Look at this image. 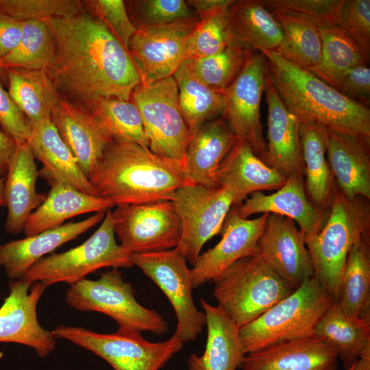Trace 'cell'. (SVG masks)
<instances>
[{"label": "cell", "mask_w": 370, "mask_h": 370, "mask_svg": "<svg viewBox=\"0 0 370 370\" xmlns=\"http://www.w3.org/2000/svg\"><path fill=\"white\" fill-rule=\"evenodd\" d=\"M53 54L46 72L63 99L85 106L101 97L129 101L140 77L129 52L83 10L46 21Z\"/></svg>", "instance_id": "1"}, {"label": "cell", "mask_w": 370, "mask_h": 370, "mask_svg": "<svg viewBox=\"0 0 370 370\" xmlns=\"http://www.w3.org/2000/svg\"><path fill=\"white\" fill-rule=\"evenodd\" d=\"M98 196L114 206L171 200L194 184L176 162L138 144L112 140L88 177Z\"/></svg>", "instance_id": "2"}, {"label": "cell", "mask_w": 370, "mask_h": 370, "mask_svg": "<svg viewBox=\"0 0 370 370\" xmlns=\"http://www.w3.org/2000/svg\"><path fill=\"white\" fill-rule=\"evenodd\" d=\"M267 73L280 98L299 124L370 137V110L312 73L275 53L264 54Z\"/></svg>", "instance_id": "3"}, {"label": "cell", "mask_w": 370, "mask_h": 370, "mask_svg": "<svg viewBox=\"0 0 370 370\" xmlns=\"http://www.w3.org/2000/svg\"><path fill=\"white\" fill-rule=\"evenodd\" d=\"M367 199L346 198L340 190L331 197L326 220L316 234L304 235L314 276L334 301L340 299L343 271L354 243L368 234L370 211Z\"/></svg>", "instance_id": "4"}, {"label": "cell", "mask_w": 370, "mask_h": 370, "mask_svg": "<svg viewBox=\"0 0 370 370\" xmlns=\"http://www.w3.org/2000/svg\"><path fill=\"white\" fill-rule=\"evenodd\" d=\"M335 302L314 276L259 317L239 328L247 354L288 341L314 336L319 320Z\"/></svg>", "instance_id": "5"}, {"label": "cell", "mask_w": 370, "mask_h": 370, "mask_svg": "<svg viewBox=\"0 0 370 370\" xmlns=\"http://www.w3.org/2000/svg\"><path fill=\"white\" fill-rule=\"evenodd\" d=\"M212 296L240 328L253 321L295 289L259 253L240 259L215 278Z\"/></svg>", "instance_id": "6"}, {"label": "cell", "mask_w": 370, "mask_h": 370, "mask_svg": "<svg viewBox=\"0 0 370 370\" xmlns=\"http://www.w3.org/2000/svg\"><path fill=\"white\" fill-rule=\"evenodd\" d=\"M66 301L79 311L97 312L111 317L121 330L156 335L169 330L166 321L159 312L138 302L132 284L123 280L116 268L101 273L97 280L84 278L71 284Z\"/></svg>", "instance_id": "7"}, {"label": "cell", "mask_w": 370, "mask_h": 370, "mask_svg": "<svg viewBox=\"0 0 370 370\" xmlns=\"http://www.w3.org/2000/svg\"><path fill=\"white\" fill-rule=\"evenodd\" d=\"M131 255L116 241L112 211L109 209L100 226L86 241L42 258L21 279L31 284L39 282L47 288L58 282L71 285L102 268H130L134 266Z\"/></svg>", "instance_id": "8"}, {"label": "cell", "mask_w": 370, "mask_h": 370, "mask_svg": "<svg viewBox=\"0 0 370 370\" xmlns=\"http://www.w3.org/2000/svg\"><path fill=\"white\" fill-rule=\"evenodd\" d=\"M51 333L56 339H65L92 352L114 370H160L183 347L175 333L162 342H151L141 332L121 329L102 334L61 325Z\"/></svg>", "instance_id": "9"}, {"label": "cell", "mask_w": 370, "mask_h": 370, "mask_svg": "<svg viewBox=\"0 0 370 370\" xmlns=\"http://www.w3.org/2000/svg\"><path fill=\"white\" fill-rule=\"evenodd\" d=\"M130 101L140 112L150 151L177 162L184 169L190 135L173 76L151 84L140 83L133 90Z\"/></svg>", "instance_id": "10"}, {"label": "cell", "mask_w": 370, "mask_h": 370, "mask_svg": "<svg viewBox=\"0 0 370 370\" xmlns=\"http://www.w3.org/2000/svg\"><path fill=\"white\" fill-rule=\"evenodd\" d=\"M131 260L160 288L171 303L177 317L175 334L177 337L183 343L196 340L206 325V316L194 303L190 269L185 258L174 248L132 254Z\"/></svg>", "instance_id": "11"}, {"label": "cell", "mask_w": 370, "mask_h": 370, "mask_svg": "<svg viewBox=\"0 0 370 370\" xmlns=\"http://www.w3.org/2000/svg\"><path fill=\"white\" fill-rule=\"evenodd\" d=\"M172 201L182 223L175 249L193 266L205 243L220 232L235 199L223 187L190 184L178 188Z\"/></svg>", "instance_id": "12"}, {"label": "cell", "mask_w": 370, "mask_h": 370, "mask_svg": "<svg viewBox=\"0 0 370 370\" xmlns=\"http://www.w3.org/2000/svg\"><path fill=\"white\" fill-rule=\"evenodd\" d=\"M112 217L120 245L132 254L172 249L180 242L182 223L171 200L117 206Z\"/></svg>", "instance_id": "13"}, {"label": "cell", "mask_w": 370, "mask_h": 370, "mask_svg": "<svg viewBox=\"0 0 370 370\" xmlns=\"http://www.w3.org/2000/svg\"><path fill=\"white\" fill-rule=\"evenodd\" d=\"M267 60L258 51L251 52L232 84L225 90L221 117L237 139L247 142L262 160L267 152L260 121V102L265 89Z\"/></svg>", "instance_id": "14"}, {"label": "cell", "mask_w": 370, "mask_h": 370, "mask_svg": "<svg viewBox=\"0 0 370 370\" xmlns=\"http://www.w3.org/2000/svg\"><path fill=\"white\" fill-rule=\"evenodd\" d=\"M197 21L136 31L127 50L141 84L173 75L186 60V42Z\"/></svg>", "instance_id": "15"}, {"label": "cell", "mask_w": 370, "mask_h": 370, "mask_svg": "<svg viewBox=\"0 0 370 370\" xmlns=\"http://www.w3.org/2000/svg\"><path fill=\"white\" fill-rule=\"evenodd\" d=\"M268 216L264 213L253 219L242 218L233 205L221 228L219 242L200 254L190 269L193 289L212 281L237 260L259 253L258 242Z\"/></svg>", "instance_id": "16"}, {"label": "cell", "mask_w": 370, "mask_h": 370, "mask_svg": "<svg viewBox=\"0 0 370 370\" xmlns=\"http://www.w3.org/2000/svg\"><path fill=\"white\" fill-rule=\"evenodd\" d=\"M10 293L0 307V343H16L35 350L40 357L48 356L56 345L51 332L37 317V305L47 287L39 282L10 280Z\"/></svg>", "instance_id": "17"}, {"label": "cell", "mask_w": 370, "mask_h": 370, "mask_svg": "<svg viewBox=\"0 0 370 370\" xmlns=\"http://www.w3.org/2000/svg\"><path fill=\"white\" fill-rule=\"evenodd\" d=\"M258 246L263 260L293 288L314 276L304 234L291 219L269 214Z\"/></svg>", "instance_id": "18"}, {"label": "cell", "mask_w": 370, "mask_h": 370, "mask_svg": "<svg viewBox=\"0 0 370 370\" xmlns=\"http://www.w3.org/2000/svg\"><path fill=\"white\" fill-rule=\"evenodd\" d=\"M228 44L287 58L282 29L262 0H232L227 8Z\"/></svg>", "instance_id": "19"}, {"label": "cell", "mask_w": 370, "mask_h": 370, "mask_svg": "<svg viewBox=\"0 0 370 370\" xmlns=\"http://www.w3.org/2000/svg\"><path fill=\"white\" fill-rule=\"evenodd\" d=\"M51 120L88 178L112 138L86 107L63 98Z\"/></svg>", "instance_id": "20"}, {"label": "cell", "mask_w": 370, "mask_h": 370, "mask_svg": "<svg viewBox=\"0 0 370 370\" xmlns=\"http://www.w3.org/2000/svg\"><path fill=\"white\" fill-rule=\"evenodd\" d=\"M264 90L268 143L263 162L286 178L293 175L304 177L299 123L280 98L267 72Z\"/></svg>", "instance_id": "21"}, {"label": "cell", "mask_w": 370, "mask_h": 370, "mask_svg": "<svg viewBox=\"0 0 370 370\" xmlns=\"http://www.w3.org/2000/svg\"><path fill=\"white\" fill-rule=\"evenodd\" d=\"M304 177L300 175L288 177L271 195L262 191L251 194L245 202L236 205L238 215L245 219L256 213L282 215L296 222L304 235L317 233L326 220L328 211L319 210L309 200Z\"/></svg>", "instance_id": "22"}, {"label": "cell", "mask_w": 370, "mask_h": 370, "mask_svg": "<svg viewBox=\"0 0 370 370\" xmlns=\"http://www.w3.org/2000/svg\"><path fill=\"white\" fill-rule=\"evenodd\" d=\"M286 178L268 166L244 140L237 139L214 173L215 186L229 190L240 204L255 192L279 189Z\"/></svg>", "instance_id": "23"}, {"label": "cell", "mask_w": 370, "mask_h": 370, "mask_svg": "<svg viewBox=\"0 0 370 370\" xmlns=\"http://www.w3.org/2000/svg\"><path fill=\"white\" fill-rule=\"evenodd\" d=\"M327 160L339 186L349 200L370 199L369 138L328 131Z\"/></svg>", "instance_id": "24"}, {"label": "cell", "mask_w": 370, "mask_h": 370, "mask_svg": "<svg viewBox=\"0 0 370 370\" xmlns=\"http://www.w3.org/2000/svg\"><path fill=\"white\" fill-rule=\"evenodd\" d=\"M106 212L78 222H69L0 245V267L10 280L22 278L35 262L103 221Z\"/></svg>", "instance_id": "25"}, {"label": "cell", "mask_w": 370, "mask_h": 370, "mask_svg": "<svg viewBox=\"0 0 370 370\" xmlns=\"http://www.w3.org/2000/svg\"><path fill=\"white\" fill-rule=\"evenodd\" d=\"M338 356L314 336L282 342L247 354L241 370H336Z\"/></svg>", "instance_id": "26"}, {"label": "cell", "mask_w": 370, "mask_h": 370, "mask_svg": "<svg viewBox=\"0 0 370 370\" xmlns=\"http://www.w3.org/2000/svg\"><path fill=\"white\" fill-rule=\"evenodd\" d=\"M29 142L18 145L4 181L3 194L8 214L5 230L16 235L23 231L30 214L45 197L36 191L39 175Z\"/></svg>", "instance_id": "27"}, {"label": "cell", "mask_w": 370, "mask_h": 370, "mask_svg": "<svg viewBox=\"0 0 370 370\" xmlns=\"http://www.w3.org/2000/svg\"><path fill=\"white\" fill-rule=\"evenodd\" d=\"M200 304L206 316L207 340L202 355L193 353L188 358V369L237 370L246 356L239 328L219 306L203 298Z\"/></svg>", "instance_id": "28"}, {"label": "cell", "mask_w": 370, "mask_h": 370, "mask_svg": "<svg viewBox=\"0 0 370 370\" xmlns=\"http://www.w3.org/2000/svg\"><path fill=\"white\" fill-rule=\"evenodd\" d=\"M32 127V134L28 142L34 157L43 164L39 174L49 182H61L83 193L98 196L51 118Z\"/></svg>", "instance_id": "29"}, {"label": "cell", "mask_w": 370, "mask_h": 370, "mask_svg": "<svg viewBox=\"0 0 370 370\" xmlns=\"http://www.w3.org/2000/svg\"><path fill=\"white\" fill-rule=\"evenodd\" d=\"M236 140L221 116L203 125L190 138L185 152L184 170L189 181L214 186V173Z\"/></svg>", "instance_id": "30"}, {"label": "cell", "mask_w": 370, "mask_h": 370, "mask_svg": "<svg viewBox=\"0 0 370 370\" xmlns=\"http://www.w3.org/2000/svg\"><path fill=\"white\" fill-rule=\"evenodd\" d=\"M44 201L30 214L23 230L25 236L53 229L77 215L106 212L114 206L103 198L83 193L65 183L52 181Z\"/></svg>", "instance_id": "31"}, {"label": "cell", "mask_w": 370, "mask_h": 370, "mask_svg": "<svg viewBox=\"0 0 370 370\" xmlns=\"http://www.w3.org/2000/svg\"><path fill=\"white\" fill-rule=\"evenodd\" d=\"M314 336L336 352L345 370L350 369L358 358L370 354V319L347 317L337 301L322 316Z\"/></svg>", "instance_id": "32"}, {"label": "cell", "mask_w": 370, "mask_h": 370, "mask_svg": "<svg viewBox=\"0 0 370 370\" xmlns=\"http://www.w3.org/2000/svg\"><path fill=\"white\" fill-rule=\"evenodd\" d=\"M305 189L311 203L326 212L334 191L333 175L325 156L328 130L319 125L299 124Z\"/></svg>", "instance_id": "33"}, {"label": "cell", "mask_w": 370, "mask_h": 370, "mask_svg": "<svg viewBox=\"0 0 370 370\" xmlns=\"http://www.w3.org/2000/svg\"><path fill=\"white\" fill-rule=\"evenodd\" d=\"M321 40V60L311 73L338 90L352 69L367 65L369 58L340 26L328 18H317Z\"/></svg>", "instance_id": "34"}, {"label": "cell", "mask_w": 370, "mask_h": 370, "mask_svg": "<svg viewBox=\"0 0 370 370\" xmlns=\"http://www.w3.org/2000/svg\"><path fill=\"white\" fill-rule=\"evenodd\" d=\"M173 76L177 85L180 110L190 138L206 123L221 116L223 92L206 84L186 60Z\"/></svg>", "instance_id": "35"}, {"label": "cell", "mask_w": 370, "mask_h": 370, "mask_svg": "<svg viewBox=\"0 0 370 370\" xmlns=\"http://www.w3.org/2000/svg\"><path fill=\"white\" fill-rule=\"evenodd\" d=\"M8 93L32 127L51 118L62 99L44 70L8 69Z\"/></svg>", "instance_id": "36"}, {"label": "cell", "mask_w": 370, "mask_h": 370, "mask_svg": "<svg viewBox=\"0 0 370 370\" xmlns=\"http://www.w3.org/2000/svg\"><path fill=\"white\" fill-rule=\"evenodd\" d=\"M337 302L347 317L370 319V255L367 234L357 240L349 251L341 294Z\"/></svg>", "instance_id": "37"}, {"label": "cell", "mask_w": 370, "mask_h": 370, "mask_svg": "<svg viewBox=\"0 0 370 370\" xmlns=\"http://www.w3.org/2000/svg\"><path fill=\"white\" fill-rule=\"evenodd\" d=\"M271 13L282 29L287 49L286 60L311 73L321 60L317 18L287 10Z\"/></svg>", "instance_id": "38"}, {"label": "cell", "mask_w": 370, "mask_h": 370, "mask_svg": "<svg viewBox=\"0 0 370 370\" xmlns=\"http://www.w3.org/2000/svg\"><path fill=\"white\" fill-rule=\"evenodd\" d=\"M84 106L112 140L132 142L149 148L140 112L130 100L101 97Z\"/></svg>", "instance_id": "39"}, {"label": "cell", "mask_w": 370, "mask_h": 370, "mask_svg": "<svg viewBox=\"0 0 370 370\" xmlns=\"http://www.w3.org/2000/svg\"><path fill=\"white\" fill-rule=\"evenodd\" d=\"M53 54V38L46 21H23L18 45L0 59L6 69L44 70L48 68Z\"/></svg>", "instance_id": "40"}, {"label": "cell", "mask_w": 370, "mask_h": 370, "mask_svg": "<svg viewBox=\"0 0 370 370\" xmlns=\"http://www.w3.org/2000/svg\"><path fill=\"white\" fill-rule=\"evenodd\" d=\"M124 3L136 30L199 20L195 11L184 0H129Z\"/></svg>", "instance_id": "41"}, {"label": "cell", "mask_w": 370, "mask_h": 370, "mask_svg": "<svg viewBox=\"0 0 370 370\" xmlns=\"http://www.w3.org/2000/svg\"><path fill=\"white\" fill-rule=\"evenodd\" d=\"M250 53L228 44L223 51L214 55L186 60L195 73L206 84L215 90L223 91L239 75Z\"/></svg>", "instance_id": "42"}, {"label": "cell", "mask_w": 370, "mask_h": 370, "mask_svg": "<svg viewBox=\"0 0 370 370\" xmlns=\"http://www.w3.org/2000/svg\"><path fill=\"white\" fill-rule=\"evenodd\" d=\"M227 8L199 18L186 42V60L210 56L227 46Z\"/></svg>", "instance_id": "43"}, {"label": "cell", "mask_w": 370, "mask_h": 370, "mask_svg": "<svg viewBox=\"0 0 370 370\" xmlns=\"http://www.w3.org/2000/svg\"><path fill=\"white\" fill-rule=\"evenodd\" d=\"M83 10V1L78 0H0V13L21 21H47Z\"/></svg>", "instance_id": "44"}, {"label": "cell", "mask_w": 370, "mask_h": 370, "mask_svg": "<svg viewBox=\"0 0 370 370\" xmlns=\"http://www.w3.org/2000/svg\"><path fill=\"white\" fill-rule=\"evenodd\" d=\"M330 20L344 29L369 58V0H338Z\"/></svg>", "instance_id": "45"}, {"label": "cell", "mask_w": 370, "mask_h": 370, "mask_svg": "<svg viewBox=\"0 0 370 370\" xmlns=\"http://www.w3.org/2000/svg\"><path fill=\"white\" fill-rule=\"evenodd\" d=\"M86 11L99 19L128 51L130 40L136 29L132 24L124 1H82Z\"/></svg>", "instance_id": "46"}, {"label": "cell", "mask_w": 370, "mask_h": 370, "mask_svg": "<svg viewBox=\"0 0 370 370\" xmlns=\"http://www.w3.org/2000/svg\"><path fill=\"white\" fill-rule=\"evenodd\" d=\"M0 125L18 145L29 141L33 127L0 82Z\"/></svg>", "instance_id": "47"}, {"label": "cell", "mask_w": 370, "mask_h": 370, "mask_svg": "<svg viewBox=\"0 0 370 370\" xmlns=\"http://www.w3.org/2000/svg\"><path fill=\"white\" fill-rule=\"evenodd\" d=\"M338 0H266L264 5L270 12L287 10L317 18L330 19Z\"/></svg>", "instance_id": "48"}, {"label": "cell", "mask_w": 370, "mask_h": 370, "mask_svg": "<svg viewBox=\"0 0 370 370\" xmlns=\"http://www.w3.org/2000/svg\"><path fill=\"white\" fill-rule=\"evenodd\" d=\"M338 90L346 97L367 106L370 98V69L367 65L350 69L343 77Z\"/></svg>", "instance_id": "49"}, {"label": "cell", "mask_w": 370, "mask_h": 370, "mask_svg": "<svg viewBox=\"0 0 370 370\" xmlns=\"http://www.w3.org/2000/svg\"><path fill=\"white\" fill-rule=\"evenodd\" d=\"M23 26V21L0 13V59L18 45Z\"/></svg>", "instance_id": "50"}, {"label": "cell", "mask_w": 370, "mask_h": 370, "mask_svg": "<svg viewBox=\"0 0 370 370\" xmlns=\"http://www.w3.org/2000/svg\"><path fill=\"white\" fill-rule=\"evenodd\" d=\"M17 147L14 139L0 129V177L6 175Z\"/></svg>", "instance_id": "51"}, {"label": "cell", "mask_w": 370, "mask_h": 370, "mask_svg": "<svg viewBox=\"0 0 370 370\" xmlns=\"http://www.w3.org/2000/svg\"><path fill=\"white\" fill-rule=\"evenodd\" d=\"M232 0H188L186 3L197 13L199 18L226 9Z\"/></svg>", "instance_id": "52"}, {"label": "cell", "mask_w": 370, "mask_h": 370, "mask_svg": "<svg viewBox=\"0 0 370 370\" xmlns=\"http://www.w3.org/2000/svg\"><path fill=\"white\" fill-rule=\"evenodd\" d=\"M352 367L354 370H370V355L358 358Z\"/></svg>", "instance_id": "53"}, {"label": "cell", "mask_w": 370, "mask_h": 370, "mask_svg": "<svg viewBox=\"0 0 370 370\" xmlns=\"http://www.w3.org/2000/svg\"><path fill=\"white\" fill-rule=\"evenodd\" d=\"M0 82L3 86L8 85V71L5 69L0 61Z\"/></svg>", "instance_id": "54"}, {"label": "cell", "mask_w": 370, "mask_h": 370, "mask_svg": "<svg viewBox=\"0 0 370 370\" xmlns=\"http://www.w3.org/2000/svg\"><path fill=\"white\" fill-rule=\"evenodd\" d=\"M5 179L0 177V206H5V201L3 194Z\"/></svg>", "instance_id": "55"}, {"label": "cell", "mask_w": 370, "mask_h": 370, "mask_svg": "<svg viewBox=\"0 0 370 370\" xmlns=\"http://www.w3.org/2000/svg\"><path fill=\"white\" fill-rule=\"evenodd\" d=\"M347 370H354V369H353V367H352L350 369H347Z\"/></svg>", "instance_id": "56"}]
</instances>
